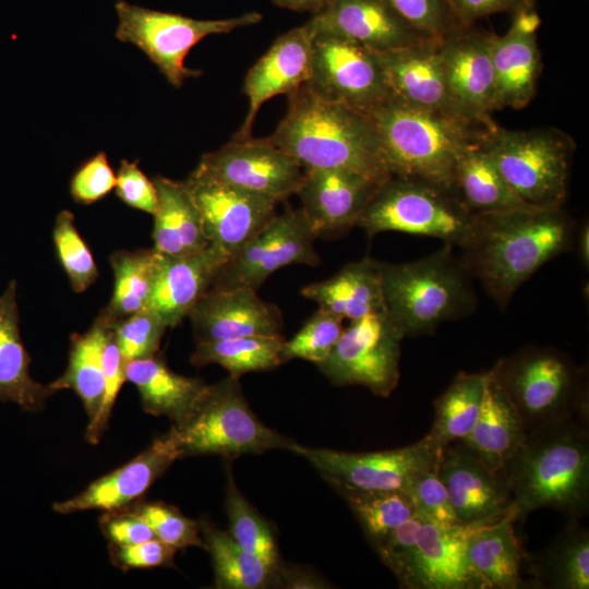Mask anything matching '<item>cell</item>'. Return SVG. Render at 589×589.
Masks as SVG:
<instances>
[{
    "label": "cell",
    "mask_w": 589,
    "mask_h": 589,
    "mask_svg": "<svg viewBox=\"0 0 589 589\" xmlns=\"http://www.w3.org/2000/svg\"><path fill=\"white\" fill-rule=\"evenodd\" d=\"M574 233V221L562 206L524 204L476 215L458 248L471 276L505 309L543 264L569 250Z\"/></svg>",
    "instance_id": "cell-1"
},
{
    "label": "cell",
    "mask_w": 589,
    "mask_h": 589,
    "mask_svg": "<svg viewBox=\"0 0 589 589\" xmlns=\"http://www.w3.org/2000/svg\"><path fill=\"white\" fill-rule=\"evenodd\" d=\"M288 109L274 133L264 137L304 170L344 169L378 183L392 177L370 115L312 93L305 84L288 95Z\"/></svg>",
    "instance_id": "cell-2"
},
{
    "label": "cell",
    "mask_w": 589,
    "mask_h": 589,
    "mask_svg": "<svg viewBox=\"0 0 589 589\" xmlns=\"http://www.w3.org/2000/svg\"><path fill=\"white\" fill-rule=\"evenodd\" d=\"M504 474L520 516L553 508L573 518L589 507V433L587 420L566 418L529 432Z\"/></svg>",
    "instance_id": "cell-3"
},
{
    "label": "cell",
    "mask_w": 589,
    "mask_h": 589,
    "mask_svg": "<svg viewBox=\"0 0 589 589\" xmlns=\"http://www.w3.org/2000/svg\"><path fill=\"white\" fill-rule=\"evenodd\" d=\"M449 244L406 263L382 262L385 312L405 337L430 335L473 312L471 274Z\"/></svg>",
    "instance_id": "cell-4"
},
{
    "label": "cell",
    "mask_w": 589,
    "mask_h": 589,
    "mask_svg": "<svg viewBox=\"0 0 589 589\" xmlns=\"http://www.w3.org/2000/svg\"><path fill=\"white\" fill-rule=\"evenodd\" d=\"M370 116L390 176L419 178L453 191L457 154L484 128L458 116L412 107L394 97Z\"/></svg>",
    "instance_id": "cell-5"
},
{
    "label": "cell",
    "mask_w": 589,
    "mask_h": 589,
    "mask_svg": "<svg viewBox=\"0 0 589 589\" xmlns=\"http://www.w3.org/2000/svg\"><path fill=\"white\" fill-rule=\"evenodd\" d=\"M519 412L527 433L569 417L588 419L585 373L565 353L525 348L492 369Z\"/></svg>",
    "instance_id": "cell-6"
},
{
    "label": "cell",
    "mask_w": 589,
    "mask_h": 589,
    "mask_svg": "<svg viewBox=\"0 0 589 589\" xmlns=\"http://www.w3.org/2000/svg\"><path fill=\"white\" fill-rule=\"evenodd\" d=\"M488 152L512 192L525 204L563 206L576 145L556 128L484 129Z\"/></svg>",
    "instance_id": "cell-7"
},
{
    "label": "cell",
    "mask_w": 589,
    "mask_h": 589,
    "mask_svg": "<svg viewBox=\"0 0 589 589\" xmlns=\"http://www.w3.org/2000/svg\"><path fill=\"white\" fill-rule=\"evenodd\" d=\"M474 217L453 190L419 178L392 176L378 184L357 227L370 238L399 231L458 248Z\"/></svg>",
    "instance_id": "cell-8"
},
{
    "label": "cell",
    "mask_w": 589,
    "mask_h": 589,
    "mask_svg": "<svg viewBox=\"0 0 589 589\" xmlns=\"http://www.w3.org/2000/svg\"><path fill=\"white\" fill-rule=\"evenodd\" d=\"M181 455L237 457L288 449L294 443L265 425L249 407L238 377L207 385L192 416L176 426Z\"/></svg>",
    "instance_id": "cell-9"
},
{
    "label": "cell",
    "mask_w": 589,
    "mask_h": 589,
    "mask_svg": "<svg viewBox=\"0 0 589 589\" xmlns=\"http://www.w3.org/2000/svg\"><path fill=\"white\" fill-rule=\"evenodd\" d=\"M115 8L119 19L116 37L140 48L175 87H181L185 79L201 74L188 69L184 59L204 37L227 34L262 21L259 12L223 20H195L122 0L117 1Z\"/></svg>",
    "instance_id": "cell-10"
},
{
    "label": "cell",
    "mask_w": 589,
    "mask_h": 589,
    "mask_svg": "<svg viewBox=\"0 0 589 589\" xmlns=\"http://www.w3.org/2000/svg\"><path fill=\"white\" fill-rule=\"evenodd\" d=\"M290 452L301 456L338 493L344 491H407L421 472L436 469L441 450L424 436L395 449L350 453L293 443Z\"/></svg>",
    "instance_id": "cell-11"
},
{
    "label": "cell",
    "mask_w": 589,
    "mask_h": 589,
    "mask_svg": "<svg viewBox=\"0 0 589 589\" xmlns=\"http://www.w3.org/2000/svg\"><path fill=\"white\" fill-rule=\"evenodd\" d=\"M402 333L387 313L350 321L329 356L315 364L335 385H362L387 397L399 381Z\"/></svg>",
    "instance_id": "cell-12"
},
{
    "label": "cell",
    "mask_w": 589,
    "mask_h": 589,
    "mask_svg": "<svg viewBox=\"0 0 589 589\" xmlns=\"http://www.w3.org/2000/svg\"><path fill=\"white\" fill-rule=\"evenodd\" d=\"M308 88L328 101L371 115L392 98L375 51L327 33H316Z\"/></svg>",
    "instance_id": "cell-13"
},
{
    "label": "cell",
    "mask_w": 589,
    "mask_h": 589,
    "mask_svg": "<svg viewBox=\"0 0 589 589\" xmlns=\"http://www.w3.org/2000/svg\"><path fill=\"white\" fill-rule=\"evenodd\" d=\"M317 238L301 208H288L230 257L217 273L209 290L247 287L259 290L276 271L292 264L317 266Z\"/></svg>",
    "instance_id": "cell-14"
},
{
    "label": "cell",
    "mask_w": 589,
    "mask_h": 589,
    "mask_svg": "<svg viewBox=\"0 0 589 589\" xmlns=\"http://www.w3.org/2000/svg\"><path fill=\"white\" fill-rule=\"evenodd\" d=\"M304 169L289 154L263 139H232L202 156L189 177L266 196L275 202L297 193Z\"/></svg>",
    "instance_id": "cell-15"
},
{
    "label": "cell",
    "mask_w": 589,
    "mask_h": 589,
    "mask_svg": "<svg viewBox=\"0 0 589 589\" xmlns=\"http://www.w3.org/2000/svg\"><path fill=\"white\" fill-rule=\"evenodd\" d=\"M494 33L458 28L438 40L448 89L458 115L491 128L494 97L492 41Z\"/></svg>",
    "instance_id": "cell-16"
},
{
    "label": "cell",
    "mask_w": 589,
    "mask_h": 589,
    "mask_svg": "<svg viewBox=\"0 0 589 589\" xmlns=\"http://www.w3.org/2000/svg\"><path fill=\"white\" fill-rule=\"evenodd\" d=\"M436 472L461 525L493 522L514 506L504 474L491 470L460 441L442 450Z\"/></svg>",
    "instance_id": "cell-17"
},
{
    "label": "cell",
    "mask_w": 589,
    "mask_h": 589,
    "mask_svg": "<svg viewBox=\"0 0 589 589\" xmlns=\"http://www.w3.org/2000/svg\"><path fill=\"white\" fill-rule=\"evenodd\" d=\"M209 242L228 257L236 255L277 215L275 202L263 195L189 177Z\"/></svg>",
    "instance_id": "cell-18"
},
{
    "label": "cell",
    "mask_w": 589,
    "mask_h": 589,
    "mask_svg": "<svg viewBox=\"0 0 589 589\" xmlns=\"http://www.w3.org/2000/svg\"><path fill=\"white\" fill-rule=\"evenodd\" d=\"M181 457L178 431L172 425L135 458L92 482L80 494L55 503L52 508L59 514L123 509L141 497L171 464Z\"/></svg>",
    "instance_id": "cell-19"
},
{
    "label": "cell",
    "mask_w": 589,
    "mask_h": 589,
    "mask_svg": "<svg viewBox=\"0 0 589 589\" xmlns=\"http://www.w3.org/2000/svg\"><path fill=\"white\" fill-rule=\"evenodd\" d=\"M315 34L310 22L281 34L249 69L243 82L248 113L232 139L251 137L256 113L265 101L289 95L309 81Z\"/></svg>",
    "instance_id": "cell-20"
},
{
    "label": "cell",
    "mask_w": 589,
    "mask_h": 589,
    "mask_svg": "<svg viewBox=\"0 0 589 589\" xmlns=\"http://www.w3.org/2000/svg\"><path fill=\"white\" fill-rule=\"evenodd\" d=\"M378 184L350 170L309 169L296 194L316 236L329 237L357 226Z\"/></svg>",
    "instance_id": "cell-21"
},
{
    "label": "cell",
    "mask_w": 589,
    "mask_h": 589,
    "mask_svg": "<svg viewBox=\"0 0 589 589\" xmlns=\"http://www.w3.org/2000/svg\"><path fill=\"white\" fill-rule=\"evenodd\" d=\"M195 341L248 336H283L284 318L277 305L247 287L208 290L188 313Z\"/></svg>",
    "instance_id": "cell-22"
},
{
    "label": "cell",
    "mask_w": 589,
    "mask_h": 589,
    "mask_svg": "<svg viewBox=\"0 0 589 589\" xmlns=\"http://www.w3.org/2000/svg\"><path fill=\"white\" fill-rule=\"evenodd\" d=\"M541 20L536 9L512 15L506 34L493 36V111L525 108L537 93L542 72L537 29Z\"/></svg>",
    "instance_id": "cell-23"
},
{
    "label": "cell",
    "mask_w": 589,
    "mask_h": 589,
    "mask_svg": "<svg viewBox=\"0 0 589 589\" xmlns=\"http://www.w3.org/2000/svg\"><path fill=\"white\" fill-rule=\"evenodd\" d=\"M309 22L316 33L340 36L375 52L426 39L386 0H327Z\"/></svg>",
    "instance_id": "cell-24"
},
{
    "label": "cell",
    "mask_w": 589,
    "mask_h": 589,
    "mask_svg": "<svg viewBox=\"0 0 589 589\" xmlns=\"http://www.w3.org/2000/svg\"><path fill=\"white\" fill-rule=\"evenodd\" d=\"M479 525L441 526L423 520L416 550L398 578L409 589H478L467 556V539Z\"/></svg>",
    "instance_id": "cell-25"
},
{
    "label": "cell",
    "mask_w": 589,
    "mask_h": 589,
    "mask_svg": "<svg viewBox=\"0 0 589 589\" xmlns=\"http://www.w3.org/2000/svg\"><path fill=\"white\" fill-rule=\"evenodd\" d=\"M438 40L426 38L376 55L394 98L412 107L460 117L450 97Z\"/></svg>",
    "instance_id": "cell-26"
},
{
    "label": "cell",
    "mask_w": 589,
    "mask_h": 589,
    "mask_svg": "<svg viewBox=\"0 0 589 589\" xmlns=\"http://www.w3.org/2000/svg\"><path fill=\"white\" fill-rule=\"evenodd\" d=\"M227 255L216 245L187 256L163 254L160 268L147 309L156 313L167 327L177 326L195 302L211 289Z\"/></svg>",
    "instance_id": "cell-27"
},
{
    "label": "cell",
    "mask_w": 589,
    "mask_h": 589,
    "mask_svg": "<svg viewBox=\"0 0 589 589\" xmlns=\"http://www.w3.org/2000/svg\"><path fill=\"white\" fill-rule=\"evenodd\" d=\"M521 517L514 506L500 519L473 527L467 539V556L478 589H517L522 578V549L514 522Z\"/></svg>",
    "instance_id": "cell-28"
},
{
    "label": "cell",
    "mask_w": 589,
    "mask_h": 589,
    "mask_svg": "<svg viewBox=\"0 0 589 589\" xmlns=\"http://www.w3.org/2000/svg\"><path fill=\"white\" fill-rule=\"evenodd\" d=\"M516 407L493 370L486 372L483 402L471 432L460 440L493 471L502 472L527 437Z\"/></svg>",
    "instance_id": "cell-29"
},
{
    "label": "cell",
    "mask_w": 589,
    "mask_h": 589,
    "mask_svg": "<svg viewBox=\"0 0 589 589\" xmlns=\"http://www.w3.org/2000/svg\"><path fill=\"white\" fill-rule=\"evenodd\" d=\"M153 182L157 192V207L153 214L154 249L175 257L205 250L211 242L189 184L160 176Z\"/></svg>",
    "instance_id": "cell-30"
},
{
    "label": "cell",
    "mask_w": 589,
    "mask_h": 589,
    "mask_svg": "<svg viewBox=\"0 0 589 589\" xmlns=\"http://www.w3.org/2000/svg\"><path fill=\"white\" fill-rule=\"evenodd\" d=\"M301 294L344 320L384 312L382 262L366 256L347 263L332 277L303 287Z\"/></svg>",
    "instance_id": "cell-31"
},
{
    "label": "cell",
    "mask_w": 589,
    "mask_h": 589,
    "mask_svg": "<svg viewBox=\"0 0 589 589\" xmlns=\"http://www.w3.org/2000/svg\"><path fill=\"white\" fill-rule=\"evenodd\" d=\"M127 381L139 390L145 412L165 416L182 425L194 412L208 384L171 371L160 354L127 364Z\"/></svg>",
    "instance_id": "cell-32"
},
{
    "label": "cell",
    "mask_w": 589,
    "mask_h": 589,
    "mask_svg": "<svg viewBox=\"0 0 589 589\" xmlns=\"http://www.w3.org/2000/svg\"><path fill=\"white\" fill-rule=\"evenodd\" d=\"M29 363L20 336L16 284L12 280L0 296V401L38 411L55 392L32 378Z\"/></svg>",
    "instance_id": "cell-33"
},
{
    "label": "cell",
    "mask_w": 589,
    "mask_h": 589,
    "mask_svg": "<svg viewBox=\"0 0 589 589\" xmlns=\"http://www.w3.org/2000/svg\"><path fill=\"white\" fill-rule=\"evenodd\" d=\"M484 129L461 146L454 168V191L472 215L525 204L512 192L496 169L484 143Z\"/></svg>",
    "instance_id": "cell-34"
},
{
    "label": "cell",
    "mask_w": 589,
    "mask_h": 589,
    "mask_svg": "<svg viewBox=\"0 0 589 589\" xmlns=\"http://www.w3.org/2000/svg\"><path fill=\"white\" fill-rule=\"evenodd\" d=\"M111 328L110 322L99 313L86 333L74 334L68 366L49 384L55 393L73 390L82 400L89 422L97 417L104 398L103 350Z\"/></svg>",
    "instance_id": "cell-35"
},
{
    "label": "cell",
    "mask_w": 589,
    "mask_h": 589,
    "mask_svg": "<svg viewBox=\"0 0 589 589\" xmlns=\"http://www.w3.org/2000/svg\"><path fill=\"white\" fill-rule=\"evenodd\" d=\"M536 585L552 589L589 588V533L573 518L555 540L527 558Z\"/></svg>",
    "instance_id": "cell-36"
},
{
    "label": "cell",
    "mask_w": 589,
    "mask_h": 589,
    "mask_svg": "<svg viewBox=\"0 0 589 589\" xmlns=\"http://www.w3.org/2000/svg\"><path fill=\"white\" fill-rule=\"evenodd\" d=\"M157 250L117 251L109 257L115 284L111 299L100 313L111 325L148 304L160 268Z\"/></svg>",
    "instance_id": "cell-37"
},
{
    "label": "cell",
    "mask_w": 589,
    "mask_h": 589,
    "mask_svg": "<svg viewBox=\"0 0 589 589\" xmlns=\"http://www.w3.org/2000/svg\"><path fill=\"white\" fill-rule=\"evenodd\" d=\"M485 373L459 372L435 400V417L425 435L438 450L466 437L473 429L481 411Z\"/></svg>",
    "instance_id": "cell-38"
},
{
    "label": "cell",
    "mask_w": 589,
    "mask_h": 589,
    "mask_svg": "<svg viewBox=\"0 0 589 589\" xmlns=\"http://www.w3.org/2000/svg\"><path fill=\"white\" fill-rule=\"evenodd\" d=\"M205 550L214 568V587L218 589H262L275 582L273 567L243 550L230 536L211 522H199Z\"/></svg>",
    "instance_id": "cell-39"
},
{
    "label": "cell",
    "mask_w": 589,
    "mask_h": 589,
    "mask_svg": "<svg viewBox=\"0 0 589 589\" xmlns=\"http://www.w3.org/2000/svg\"><path fill=\"white\" fill-rule=\"evenodd\" d=\"M284 336H248L199 341L191 354L195 366L218 364L229 375L240 377L251 372L271 371L281 364L279 353Z\"/></svg>",
    "instance_id": "cell-40"
},
{
    "label": "cell",
    "mask_w": 589,
    "mask_h": 589,
    "mask_svg": "<svg viewBox=\"0 0 589 589\" xmlns=\"http://www.w3.org/2000/svg\"><path fill=\"white\" fill-rule=\"evenodd\" d=\"M339 494L372 545L416 514L413 503L405 491H344Z\"/></svg>",
    "instance_id": "cell-41"
},
{
    "label": "cell",
    "mask_w": 589,
    "mask_h": 589,
    "mask_svg": "<svg viewBox=\"0 0 589 589\" xmlns=\"http://www.w3.org/2000/svg\"><path fill=\"white\" fill-rule=\"evenodd\" d=\"M226 513L232 539L247 552L277 567L280 561L273 531L239 491L230 467L227 469Z\"/></svg>",
    "instance_id": "cell-42"
},
{
    "label": "cell",
    "mask_w": 589,
    "mask_h": 589,
    "mask_svg": "<svg viewBox=\"0 0 589 589\" xmlns=\"http://www.w3.org/2000/svg\"><path fill=\"white\" fill-rule=\"evenodd\" d=\"M342 321L340 316L318 308L296 335L285 339L279 353L281 364L293 359L314 364L324 361L344 330Z\"/></svg>",
    "instance_id": "cell-43"
},
{
    "label": "cell",
    "mask_w": 589,
    "mask_h": 589,
    "mask_svg": "<svg viewBox=\"0 0 589 589\" xmlns=\"http://www.w3.org/2000/svg\"><path fill=\"white\" fill-rule=\"evenodd\" d=\"M53 242L58 259L67 273L72 289L80 293L85 291L98 277L93 254L80 236L74 215L70 211H61L53 227Z\"/></svg>",
    "instance_id": "cell-44"
},
{
    "label": "cell",
    "mask_w": 589,
    "mask_h": 589,
    "mask_svg": "<svg viewBox=\"0 0 589 589\" xmlns=\"http://www.w3.org/2000/svg\"><path fill=\"white\" fill-rule=\"evenodd\" d=\"M112 328L121 356L129 363L155 356L168 327L156 313L145 308L115 323Z\"/></svg>",
    "instance_id": "cell-45"
},
{
    "label": "cell",
    "mask_w": 589,
    "mask_h": 589,
    "mask_svg": "<svg viewBox=\"0 0 589 589\" xmlns=\"http://www.w3.org/2000/svg\"><path fill=\"white\" fill-rule=\"evenodd\" d=\"M132 513L141 517L152 529L155 538L178 549L205 548L199 522L185 517L178 509L164 503H143Z\"/></svg>",
    "instance_id": "cell-46"
},
{
    "label": "cell",
    "mask_w": 589,
    "mask_h": 589,
    "mask_svg": "<svg viewBox=\"0 0 589 589\" xmlns=\"http://www.w3.org/2000/svg\"><path fill=\"white\" fill-rule=\"evenodd\" d=\"M420 35L441 39L460 28L447 0H386Z\"/></svg>",
    "instance_id": "cell-47"
},
{
    "label": "cell",
    "mask_w": 589,
    "mask_h": 589,
    "mask_svg": "<svg viewBox=\"0 0 589 589\" xmlns=\"http://www.w3.org/2000/svg\"><path fill=\"white\" fill-rule=\"evenodd\" d=\"M416 513L426 521L441 526L461 525L452 507L447 490L436 469L419 473L408 486Z\"/></svg>",
    "instance_id": "cell-48"
},
{
    "label": "cell",
    "mask_w": 589,
    "mask_h": 589,
    "mask_svg": "<svg viewBox=\"0 0 589 589\" xmlns=\"http://www.w3.org/2000/svg\"><path fill=\"white\" fill-rule=\"evenodd\" d=\"M127 364L121 356L113 328H111L103 350L104 398L97 417L88 423L86 430V438L92 444L99 442L107 428L115 400L122 384L127 381Z\"/></svg>",
    "instance_id": "cell-49"
},
{
    "label": "cell",
    "mask_w": 589,
    "mask_h": 589,
    "mask_svg": "<svg viewBox=\"0 0 589 589\" xmlns=\"http://www.w3.org/2000/svg\"><path fill=\"white\" fill-rule=\"evenodd\" d=\"M422 522L423 519L416 513L373 545L382 562L397 578L404 574L416 550Z\"/></svg>",
    "instance_id": "cell-50"
},
{
    "label": "cell",
    "mask_w": 589,
    "mask_h": 589,
    "mask_svg": "<svg viewBox=\"0 0 589 589\" xmlns=\"http://www.w3.org/2000/svg\"><path fill=\"white\" fill-rule=\"evenodd\" d=\"M116 182L107 156L100 152L75 172L70 191L77 203L92 204L106 196L116 187Z\"/></svg>",
    "instance_id": "cell-51"
},
{
    "label": "cell",
    "mask_w": 589,
    "mask_h": 589,
    "mask_svg": "<svg viewBox=\"0 0 589 589\" xmlns=\"http://www.w3.org/2000/svg\"><path fill=\"white\" fill-rule=\"evenodd\" d=\"M116 182V193L127 205L154 214L157 207V192L151 181L139 168L137 163L122 160Z\"/></svg>",
    "instance_id": "cell-52"
},
{
    "label": "cell",
    "mask_w": 589,
    "mask_h": 589,
    "mask_svg": "<svg viewBox=\"0 0 589 589\" xmlns=\"http://www.w3.org/2000/svg\"><path fill=\"white\" fill-rule=\"evenodd\" d=\"M177 549L153 538L130 545H115L112 557L125 568H151L172 564Z\"/></svg>",
    "instance_id": "cell-53"
},
{
    "label": "cell",
    "mask_w": 589,
    "mask_h": 589,
    "mask_svg": "<svg viewBox=\"0 0 589 589\" xmlns=\"http://www.w3.org/2000/svg\"><path fill=\"white\" fill-rule=\"evenodd\" d=\"M460 28L473 26L474 22L496 13L512 15L534 9L531 0H447Z\"/></svg>",
    "instance_id": "cell-54"
},
{
    "label": "cell",
    "mask_w": 589,
    "mask_h": 589,
    "mask_svg": "<svg viewBox=\"0 0 589 589\" xmlns=\"http://www.w3.org/2000/svg\"><path fill=\"white\" fill-rule=\"evenodd\" d=\"M101 520L103 531L115 545H130L155 538L149 526L137 515L122 512Z\"/></svg>",
    "instance_id": "cell-55"
},
{
    "label": "cell",
    "mask_w": 589,
    "mask_h": 589,
    "mask_svg": "<svg viewBox=\"0 0 589 589\" xmlns=\"http://www.w3.org/2000/svg\"><path fill=\"white\" fill-rule=\"evenodd\" d=\"M275 587L294 589L328 588L329 585L312 570L294 566L278 565L275 574Z\"/></svg>",
    "instance_id": "cell-56"
},
{
    "label": "cell",
    "mask_w": 589,
    "mask_h": 589,
    "mask_svg": "<svg viewBox=\"0 0 589 589\" xmlns=\"http://www.w3.org/2000/svg\"><path fill=\"white\" fill-rule=\"evenodd\" d=\"M327 0H273V2L280 8L304 12L309 11L312 14H316L325 5Z\"/></svg>",
    "instance_id": "cell-57"
},
{
    "label": "cell",
    "mask_w": 589,
    "mask_h": 589,
    "mask_svg": "<svg viewBox=\"0 0 589 589\" xmlns=\"http://www.w3.org/2000/svg\"><path fill=\"white\" fill-rule=\"evenodd\" d=\"M578 250H579V256L582 261L584 265L588 266L589 263V227L588 224H584L578 231Z\"/></svg>",
    "instance_id": "cell-58"
},
{
    "label": "cell",
    "mask_w": 589,
    "mask_h": 589,
    "mask_svg": "<svg viewBox=\"0 0 589 589\" xmlns=\"http://www.w3.org/2000/svg\"><path fill=\"white\" fill-rule=\"evenodd\" d=\"M531 1L536 2V0H531Z\"/></svg>",
    "instance_id": "cell-59"
}]
</instances>
